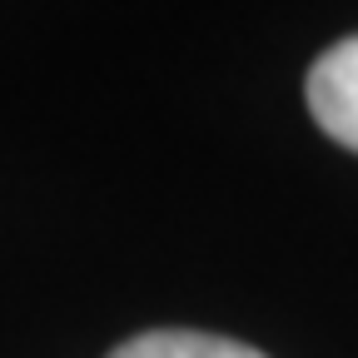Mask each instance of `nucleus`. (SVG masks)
<instances>
[{
    "instance_id": "1",
    "label": "nucleus",
    "mask_w": 358,
    "mask_h": 358,
    "mask_svg": "<svg viewBox=\"0 0 358 358\" xmlns=\"http://www.w3.org/2000/svg\"><path fill=\"white\" fill-rule=\"evenodd\" d=\"M308 115L319 120V129L334 145L358 155V35L338 40L334 50H324L308 70Z\"/></svg>"
},
{
    "instance_id": "2",
    "label": "nucleus",
    "mask_w": 358,
    "mask_h": 358,
    "mask_svg": "<svg viewBox=\"0 0 358 358\" xmlns=\"http://www.w3.org/2000/svg\"><path fill=\"white\" fill-rule=\"evenodd\" d=\"M110 358H264L259 348L239 338H219V334H194V329H155V334H134L124 338Z\"/></svg>"
}]
</instances>
